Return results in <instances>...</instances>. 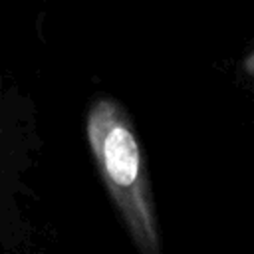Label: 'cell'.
Returning <instances> with one entry per match:
<instances>
[{"instance_id": "cell-1", "label": "cell", "mask_w": 254, "mask_h": 254, "mask_svg": "<svg viewBox=\"0 0 254 254\" xmlns=\"http://www.w3.org/2000/svg\"><path fill=\"white\" fill-rule=\"evenodd\" d=\"M87 141L107 192L141 254H161V232L139 137L127 111L99 97L87 113Z\"/></svg>"}]
</instances>
